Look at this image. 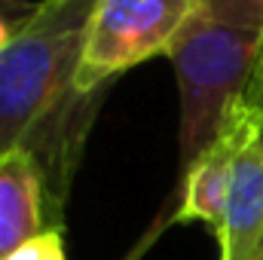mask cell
<instances>
[{
    "mask_svg": "<svg viewBox=\"0 0 263 260\" xmlns=\"http://www.w3.org/2000/svg\"><path fill=\"white\" fill-rule=\"evenodd\" d=\"M254 260H263V245H260V251H257V257H254Z\"/></svg>",
    "mask_w": 263,
    "mask_h": 260,
    "instance_id": "cell-12",
    "label": "cell"
},
{
    "mask_svg": "<svg viewBox=\"0 0 263 260\" xmlns=\"http://www.w3.org/2000/svg\"><path fill=\"white\" fill-rule=\"evenodd\" d=\"M18 25L22 22H12V18H6V15H0V49L12 40V34L18 31Z\"/></svg>",
    "mask_w": 263,
    "mask_h": 260,
    "instance_id": "cell-10",
    "label": "cell"
},
{
    "mask_svg": "<svg viewBox=\"0 0 263 260\" xmlns=\"http://www.w3.org/2000/svg\"><path fill=\"white\" fill-rule=\"evenodd\" d=\"M0 260H67L62 230H43Z\"/></svg>",
    "mask_w": 263,
    "mask_h": 260,
    "instance_id": "cell-7",
    "label": "cell"
},
{
    "mask_svg": "<svg viewBox=\"0 0 263 260\" xmlns=\"http://www.w3.org/2000/svg\"><path fill=\"white\" fill-rule=\"evenodd\" d=\"M52 227L46 178L28 150L0 156V257Z\"/></svg>",
    "mask_w": 263,
    "mask_h": 260,
    "instance_id": "cell-6",
    "label": "cell"
},
{
    "mask_svg": "<svg viewBox=\"0 0 263 260\" xmlns=\"http://www.w3.org/2000/svg\"><path fill=\"white\" fill-rule=\"evenodd\" d=\"M196 0H95L86 25L77 89L104 92L120 73L165 55Z\"/></svg>",
    "mask_w": 263,
    "mask_h": 260,
    "instance_id": "cell-3",
    "label": "cell"
},
{
    "mask_svg": "<svg viewBox=\"0 0 263 260\" xmlns=\"http://www.w3.org/2000/svg\"><path fill=\"white\" fill-rule=\"evenodd\" d=\"M245 95H251L254 101H263V55H260V62H257V70H254V77H251Z\"/></svg>",
    "mask_w": 263,
    "mask_h": 260,
    "instance_id": "cell-9",
    "label": "cell"
},
{
    "mask_svg": "<svg viewBox=\"0 0 263 260\" xmlns=\"http://www.w3.org/2000/svg\"><path fill=\"white\" fill-rule=\"evenodd\" d=\"M263 55V0H196L165 59L181 95V172L217 138Z\"/></svg>",
    "mask_w": 263,
    "mask_h": 260,
    "instance_id": "cell-2",
    "label": "cell"
},
{
    "mask_svg": "<svg viewBox=\"0 0 263 260\" xmlns=\"http://www.w3.org/2000/svg\"><path fill=\"white\" fill-rule=\"evenodd\" d=\"M214 233L220 245L217 260H254L263 245V150L254 135L233 162L223 214Z\"/></svg>",
    "mask_w": 263,
    "mask_h": 260,
    "instance_id": "cell-5",
    "label": "cell"
},
{
    "mask_svg": "<svg viewBox=\"0 0 263 260\" xmlns=\"http://www.w3.org/2000/svg\"><path fill=\"white\" fill-rule=\"evenodd\" d=\"M242 95H245V92H242ZM248 98H251V95H248ZM251 101H254V98H251ZM257 107H260V110H257V129H254V141H257V147L263 150V101H257Z\"/></svg>",
    "mask_w": 263,
    "mask_h": 260,
    "instance_id": "cell-11",
    "label": "cell"
},
{
    "mask_svg": "<svg viewBox=\"0 0 263 260\" xmlns=\"http://www.w3.org/2000/svg\"><path fill=\"white\" fill-rule=\"evenodd\" d=\"M31 9L34 6H28L25 0H0V15H6L12 22H25L31 15Z\"/></svg>",
    "mask_w": 263,
    "mask_h": 260,
    "instance_id": "cell-8",
    "label": "cell"
},
{
    "mask_svg": "<svg viewBox=\"0 0 263 260\" xmlns=\"http://www.w3.org/2000/svg\"><path fill=\"white\" fill-rule=\"evenodd\" d=\"M257 110H260L257 101L242 95L230 107L217 138L181 172L184 190H181V202L175 211V224H208L217 230L223 202H227L233 162H236L242 144L257 129Z\"/></svg>",
    "mask_w": 263,
    "mask_h": 260,
    "instance_id": "cell-4",
    "label": "cell"
},
{
    "mask_svg": "<svg viewBox=\"0 0 263 260\" xmlns=\"http://www.w3.org/2000/svg\"><path fill=\"white\" fill-rule=\"evenodd\" d=\"M95 0H43L0 49V156L28 150L62 230L70 178L104 92H80L77 67Z\"/></svg>",
    "mask_w": 263,
    "mask_h": 260,
    "instance_id": "cell-1",
    "label": "cell"
}]
</instances>
